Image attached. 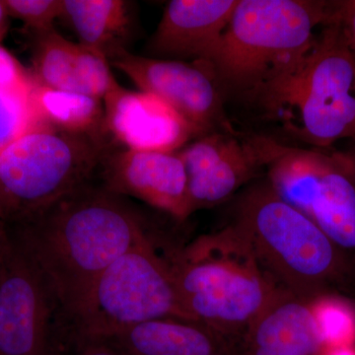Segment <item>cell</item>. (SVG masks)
<instances>
[{"instance_id": "obj_29", "label": "cell", "mask_w": 355, "mask_h": 355, "mask_svg": "<svg viewBox=\"0 0 355 355\" xmlns=\"http://www.w3.org/2000/svg\"><path fill=\"white\" fill-rule=\"evenodd\" d=\"M8 18L6 4H4V1H0V43L6 37L7 30H8Z\"/></svg>"}, {"instance_id": "obj_1", "label": "cell", "mask_w": 355, "mask_h": 355, "mask_svg": "<svg viewBox=\"0 0 355 355\" xmlns=\"http://www.w3.org/2000/svg\"><path fill=\"white\" fill-rule=\"evenodd\" d=\"M6 227L38 268L70 323L98 277L151 237L146 216L98 177Z\"/></svg>"}, {"instance_id": "obj_27", "label": "cell", "mask_w": 355, "mask_h": 355, "mask_svg": "<svg viewBox=\"0 0 355 355\" xmlns=\"http://www.w3.org/2000/svg\"><path fill=\"white\" fill-rule=\"evenodd\" d=\"M33 78L9 51L0 46V88L31 90Z\"/></svg>"}, {"instance_id": "obj_3", "label": "cell", "mask_w": 355, "mask_h": 355, "mask_svg": "<svg viewBox=\"0 0 355 355\" xmlns=\"http://www.w3.org/2000/svg\"><path fill=\"white\" fill-rule=\"evenodd\" d=\"M323 26L300 62L256 94L287 132L318 148L355 137V55L338 26Z\"/></svg>"}, {"instance_id": "obj_8", "label": "cell", "mask_w": 355, "mask_h": 355, "mask_svg": "<svg viewBox=\"0 0 355 355\" xmlns=\"http://www.w3.org/2000/svg\"><path fill=\"white\" fill-rule=\"evenodd\" d=\"M7 231L0 272V355H55L70 322L34 261Z\"/></svg>"}, {"instance_id": "obj_2", "label": "cell", "mask_w": 355, "mask_h": 355, "mask_svg": "<svg viewBox=\"0 0 355 355\" xmlns=\"http://www.w3.org/2000/svg\"><path fill=\"white\" fill-rule=\"evenodd\" d=\"M166 259L189 319L236 345L280 287L232 223Z\"/></svg>"}, {"instance_id": "obj_16", "label": "cell", "mask_w": 355, "mask_h": 355, "mask_svg": "<svg viewBox=\"0 0 355 355\" xmlns=\"http://www.w3.org/2000/svg\"><path fill=\"white\" fill-rule=\"evenodd\" d=\"M268 172L270 188L284 202L309 214L310 205L331 153L317 149L297 148L280 144L268 137H252Z\"/></svg>"}, {"instance_id": "obj_14", "label": "cell", "mask_w": 355, "mask_h": 355, "mask_svg": "<svg viewBox=\"0 0 355 355\" xmlns=\"http://www.w3.org/2000/svg\"><path fill=\"white\" fill-rule=\"evenodd\" d=\"M324 345L311 303L279 287L237 347L240 355H318Z\"/></svg>"}, {"instance_id": "obj_23", "label": "cell", "mask_w": 355, "mask_h": 355, "mask_svg": "<svg viewBox=\"0 0 355 355\" xmlns=\"http://www.w3.org/2000/svg\"><path fill=\"white\" fill-rule=\"evenodd\" d=\"M76 73L83 93L102 99L119 85L110 69L108 58L83 44H76Z\"/></svg>"}, {"instance_id": "obj_7", "label": "cell", "mask_w": 355, "mask_h": 355, "mask_svg": "<svg viewBox=\"0 0 355 355\" xmlns=\"http://www.w3.org/2000/svg\"><path fill=\"white\" fill-rule=\"evenodd\" d=\"M163 318L190 320L178 297L169 263L149 237L98 277L71 324L83 335L110 338Z\"/></svg>"}, {"instance_id": "obj_20", "label": "cell", "mask_w": 355, "mask_h": 355, "mask_svg": "<svg viewBox=\"0 0 355 355\" xmlns=\"http://www.w3.org/2000/svg\"><path fill=\"white\" fill-rule=\"evenodd\" d=\"M34 35L33 80L55 90L83 93L76 73V44L60 36L55 28Z\"/></svg>"}, {"instance_id": "obj_28", "label": "cell", "mask_w": 355, "mask_h": 355, "mask_svg": "<svg viewBox=\"0 0 355 355\" xmlns=\"http://www.w3.org/2000/svg\"><path fill=\"white\" fill-rule=\"evenodd\" d=\"M7 246H8V231H7L6 224L0 221V272H1Z\"/></svg>"}, {"instance_id": "obj_31", "label": "cell", "mask_w": 355, "mask_h": 355, "mask_svg": "<svg viewBox=\"0 0 355 355\" xmlns=\"http://www.w3.org/2000/svg\"><path fill=\"white\" fill-rule=\"evenodd\" d=\"M354 139H355V137H354ZM349 156L350 158V161H352V170H354V179H355V147L354 149V153H352V154H349Z\"/></svg>"}, {"instance_id": "obj_9", "label": "cell", "mask_w": 355, "mask_h": 355, "mask_svg": "<svg viewBox=\"0 0 355 355\" xmlns=\"http://www.w3.org/2000/svg\"><path fill=\"white\" fill-rule=\"evenodd\" d=\"M110 64L120 69L140 91L157 96L193 128L198 137L229 128L223 113L219 81L207 62L164 60L114 51Z\"/></svg>"}, {"instance_id": "obj_15", "label": "cell", "mask_w": 355, "mask_h": 355, "mask_svg": "<svg viewBox=\"0 0 355 355\" xmlns=\"http://www.w3.org/2000/svg\"><path fill=\"white\" fill-rule=\"evenodd\" d=\"M110 340L123 355H240L237 345L225 336L179 318L139 324Z\"/></svg>"}, {"instance_id": "obj_19", "label": "cell", "mask_w": 355, "mask_h": 355, "mask_svg": "<svg viewBox=\"0 0 355 355\" xmlns=\"http://www.w3.org/2000/svg\"><path fill=\"white\" fill-rule=\"evenodd\" d=\"M132 3L125 0H64V15L79 44L104 53L125 49L132 28Z\"/></svg>"}, {"instance_id": "obj_10", "label": "cell", "mask_w": 355, "mask_h": 355, "mask_svg": "<svg viewBox=\"0 0 355 355\" xmlns=\"http://www.w3.org/2000/svg\"><path fill=\"white\" fill-rule=\"evenodd\" d=\"M98 178L113 193L137 198L175 220L191 216L188 180L177 151L114 147L103 159Z\"/></svg>"}, {"instance_id": "obj_11", "label": "cell", "mask_w": 355, "mask_h": 355, "mask_svg": "<svg viewBox=\"0 0 355 355\" xmlns=\"http://www.w3.org/2000/svg\"><path fill=\"white\" fill-rule=\"evenodd\" d=\"M177 153L186 170L191 214L226 202L263 168L253 139L229 132L198 137Z\"/></svg>"}, {"instance_id": "obj_21", "label": "cell", "mask_w": 355, "mask_h": 355, "mask_svg": "<svg viewBox=\"0 0 355 355\" xmlns=\"http://www.w3.org/2000/svg\"><path fill=\"white\" fill-rule=\"evenodd\" d=\"M32 89L0 88V151L34 125Z\"/></svg>"}, {"instance_id": "obj_5", "label": "cell", "mask_w": 355, "mask_h": 355, "mask_svg": "<svg viewBox=\"0 0 355 355\" xmlns=\"http://www.w3.org/2000/svg\"><path fill=\"white\" fill-rule=\"evenodd\" d=\"M113 148L36 121L0 151V221L26 220L96 179Z\"/></svg>"}, {"instance_id": "obj_26", "label": "cell", "mask_w": 355, "mask_h": 355, "mask_svg": "<svg viewBox=\"0 0 355 355\" xmlns=\"http://www.w3.org/2000/svg\"><path fill=\"white\" fill-rule=\"evenodd\" d=\"M324 23L338 26L343 39L355 55V0L328 2V16Z\"/></svg>"}, {"instance_id": "obj_18", "label": "cell", "mask_w": 355, "mask_h": 355, "mask_svg": "<svg viewBox=\"0 0 355 355\" xmlns=\"http://www.w3.org/2000/svg\"><path fill=\"white\" fill-rule=\"evenodd\" d=\"M31 101L36 121L73 135L111 144L103 100L84 93L55 90L33 80Z\"/></svg>"}, {"instance_id": "obj_30", "label": "cell", "mask_w": 355, "mask_h": 355, "mask_svg": "<svg viewBox=\"0 0 355 355\" xmlns=\"http://www.w3.org/2000/svg\"><path fill=\"white\" fill-rule=\"evenodd\" d=\"M328 355H355V350L349 345H338V347H334Z\"/></svg>"}, {"instance_id": "obj_4", "label": "cell", "mask_w": 355, "mask_h": 355, "mask_svg": "<svg viewBox=\"0 0 355 355\" xmlns=\"http://www.w3.org/2000/svg\"><path fill=\"white\" fill-rule=\"evenodd\" d=\"M327 16V1L239 0L209 62L219 83L256 95L307 55Z\"/></svg>"}, {"instance_id": "obj_17", "label": "cell", "mask_w": 355, "mask_h": 355, "mask_svg": "<svg viewBox=\"0 0 355 355\" xmlns=\"http://www.w3.org/2000/svg\"><path fill=\"white\" fill-rule=\"evenodd\" d=\"M308 217L336 246L355 249V179L347 154L331 153Z\"/></svg>"}, {"instance_id": "obj_22", "label": "cell", "mask_w": 355, "mask_h": 355, "mask_svg": "<svg viewBox=\"0 0 355 355\" xmlns=\"http://www.w3.org/2000/svg\"><path fill=\"white\" fill-rule=\"evenodd\" d=\"M310 303L324 345H347L355 335V317L349 306L323 296Z\"/></svg>"}, {"instance_id": "obj_13", "label": "cell", "mask_w": 355, "mask_h": 355, "mask_svg": "<svg viewBox=\"0 0 355 355\" xmlns=\"http://www.w3.org/2000/svg\"><path fill=\"white\" fill-rule=\"evenodd\" d=\"M239 0H172L147 43L153 57L209 62Z\"/></svg>"}, {"instance_id": "obj_12", "label": "cell", "mask_w": 355, "mask_h": 355, "mask_svg": "<svg viewBox=\"0 0 355 355\" xmlns=\"http://www.w3.org/2000/svg\"><path fill=\"white\" fill-rule=\"evenodd\" d=\"M103 104L107 130L123 148L175 153L198 139L183 116L151 93L119 84L103 98Z\"/></svg>"}, {"instance_id": "obj_24", "label": "cell", "mask_w": 355, "mask_h": 355, "mask_svg": "<svg viewBox=\"0 0 355 355\" xmlns=\"http://www.w3.org/2000/svg\"><path fill=\"white\" fill-rule=\"evenodd\" d=\"M9 17L17 18L34 33L53 29L64 15V0H3Z\"/></svg>"}, {"instance_id": "obj_6", "label": "cell", "mask_w": 355, "mask_h": 355, "mask_svg": "<svg viewBox=\"0 0 355 355\" xmlns=\"http://www.w3.org/2000/svg\"><path fill=\"white\" fill-rule=\"evenodd\" d=\"M277 286L312 302L336 268V245L315 222L284 202L268 181L238 200L232 222Z\"/></svg>"}, {"instance_id": "obj_25", "label": "cell", "mask_w": 355, "mask_h": 355, "mask_svg": "<svg viewBox=\"0 0 355 355\" xmlns=\"http://www.w3.org/2000/svg\"><path fill=\"white\" fill-rule=\"evenodd\" d=\"M55 355H123L110 338L83 335L69 326L62 334Z\"/></svg>"}]
</instances>
